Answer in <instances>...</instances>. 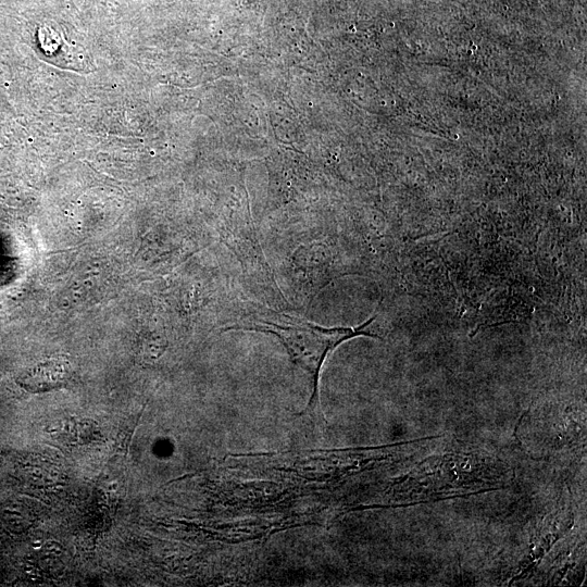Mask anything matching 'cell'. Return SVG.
<instances>
[{"mask_svg": "<svg viewBox=\"0 0 587 587\" xmlns=\"http://www.w3.org/2000/svg\"><path fill=\"white\" fill-rule=\"evenodd\" d=\"M372 317L357 327H324L294 314L270 308H251L230 320L223 330H252L279 339L291 359L312 377V394L303 414H320V376L328 354L357 336L376 337L369 330Z\"/></svg>", "mask_w": 587, "mask_h": 587, "instance_id": "cell-1", "label": "cell"}, {"mask_svg": "<svg viewBox=\"0 0 587 587\" xmlns=\"http://www.w3.org/2000/svg\"><path fill=\"white\" fill-rule=\"evenodd\" d=\"M71 374V365L65 359L50 358L27 369L16 382L29 392H46L64 387Z\"/></svg>", "mask_w": 587, "mask_h": 587, "instance_id": "cell-2", "label": "cell"}, {"mask_svg": "<svg viewBox=\"0 0 587 587\" xmlns=\"http://www.w3.org/2000/svg\"><path fill=\"white\" fill-rule=\"evenodd\" d=\"M139 416L140 415H138V417L128 419L129 426L126 425V427L121 430V441H122V448L124 450L127 449V446L130 442V439H132V436H133V434H134V432L136 429Z\"/></svg>", "mask_w": 587, "mask_h": 587, "instance_id": "cell-3", "label": "cell"}]
</instances>
